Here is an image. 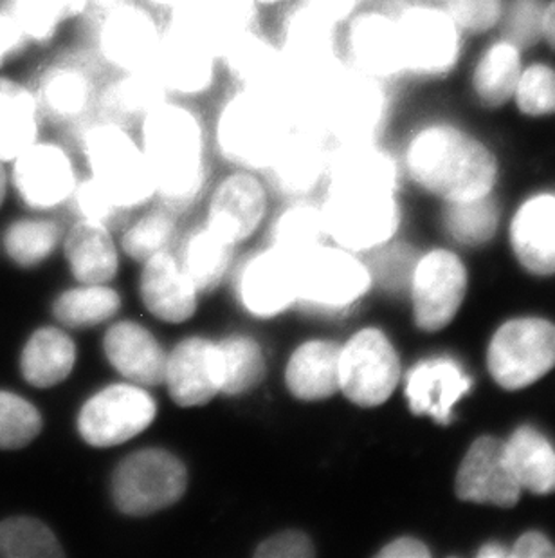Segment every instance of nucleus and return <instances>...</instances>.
<instances>
[{
    "mask_svg": "<svg viewBox=\"0 0 555 558\" xmlns=\"http://www.w3.org/2000/svg\"><path fill=\"white\" fill-rule=\"evenodd\" d=\"M136 126L156 195L170 210L188 208L206 183L210 131L199 107L168 98Z\"/></svg>",
    "mask_w": 555,
    "mask_h": 558,
    "instance_id": "1",
    "label": "nucleus"
},
{
    "mask_svg": "<svg viewBox=\"0 0 555 558\" xmlns=\"http://www.w3.org/2000/svg\"><path fill=\"white\" fill-rule=\"evenodd\" d=\"M409 174L422 189L447 201L491 194L496 161L482 143L451 126H431L409 143Z\"/></svg>",
    "mask_w": 555,
    "mask_h": 558,
    "instance_id": "2",
    "label": "nucleus"
},
{
    "mask_svg": "<svg viewBox=\"0 0 555 558\" xmlns=\"http://www.w3.org/2000/svg\"><path fill=\"white\" fill-rule=\"evenodd\" d=\"M76 143L98 183L121 210L145 205L156 195L141 143L132 126L92 117L76 126Z\"/></svg>",
    "mask_w": 555,
    "mask_h": 558,
    "instance_id": "3",
    "label": "nucleus"
},
{
    "mask_svg": "<svg viewBox=\"0 0 555 558\" xmlns=\"http://www.w3.org/2000/svg\"><path fill=\"white\" fill-rule=\"evenodd\" d=\"M291 129L269 96L233 87L217 106L211 140L231 167L263 174Z\"/></svg>",
    "mask_w": 555,
    "mask_h": 558,
    "instance_id": "4",
    "label": "nucleus"
},
{
    "mask_svg": "<svg viewBox=\"0 0 555 558\" xmlns=\"http://www.w3.org/2000/svg\"><path fill=\"white\" fill-rule=\"evenodd\" d=\"M92 53L112 74L152 69L164 21L141 0H120L92 15Z\"/></svg>",
    "mask_w": 555,
    "mask_h": 558,
    "instance_id": "5",
    "label": "nucleus"
},
{
    "mask_svg": "<svg viewBox=\"0 0 555 558\" xmlns=\"http://www.w3.org/2000/svg\"><path fill=\"white\" fill-rule=\"evenodd\" d=\"M386 107L381 80L345 63L323 98L321 131L332 145L375 142L383 129Z\"/></svg>",
    "mask_w": 555,
    "mask_h": 558,
    "instance_id": "6",
    "label": "nucleus"
},
{
    "mask_svg": "<svg viewBox=\"0 0 555 558\" xmlns=\"http://www.w3.org/2000/svg\"><path fill=\"white\" fill-rule=\"evenodd\" d=\"M152 71L168 98L194 104L210 96L222 76L219 49L188 27L166 19Z\"/></svg>",
    "mask_w": 555,
    "mask_h": 558,
    "instance_id": "7",
    "label": "nucleus"
},
{
    "mask_svg": "<svg viewBox=\"0 0 555 558\" xmlns=\"http://www.w3.org/2000/svg\"><path fill=\"white\" fill-rule=\"evenodd\" d=\"M188 485L184 464L161 448L132 453L112 481L114 502L126 515H150L175 505Z\"/></svg>",
    "mask_w": 555,
    "mask_h": 558,
    "instance_id": "8",
    "label": "nucleus"
},
{
    "mask_svg": "<svg viewBox=\"0 0 555 558\" xmlns=\"http://www.w3.org/2000/svg\"><path fill=\"white\" fill-rule=\"evenodd\" d=\"M489 371L503 389L518 390L555 367V326L541 318L507 322L489 345Z\"/></svg>",
    "mask_w": 555,
    "mask_h": 558,
    "instance_id": "9",
    "label": "nucleus"
},
{
    "mask_svg": "<svg viewBox=\"0 0 555 558\" xmlns=\"http://www.w3.org/2000/svg\"><path fill=\"white\" fill-rule=\"evenodd\" d=\"M372 286L367 266L345 248H318L299 255L298 299L304 306L341 311L359 301Z\"/></svg>",
    "mask_w": 555,
    "mask_h": 558,
    "instance_id": "10",
    "label": "nucleus"
},
{
    "mask_svg": "<svg viewBox=\"0 0 555 558\" xmlns=\"http://www.w3.org/2000/svg\"><path fill=\"white\" fill-rule=\"evenodd\" d=\"M321 214L326 233L348 252L378 248L397 232L395 195L326 192Z\"/></svg>",
    "mask_w": 555,
    "mask_h": 558,
    "instance_id": "11",
    "label": "nucleus"
},
{
    "mask_svg": "<svg viewBox=\"0 0 555 558\" xmlns=\"http://www.w3.org/2000/svg\"><path fill=\"white\" fill-rule=\"evenodd\" d=\"M398 378L397 353L379 329H362L341 348L340 389L356 405H381L392 396Z\"/></svg>",
    "mask_w": 555,
    "mask_h": 558,
    "instance_id": "12",
    "label": "nucleus"
},
{
    "mask_svg": "<svg viewBox=\"0 0 555 558\" xmlns=\"http://www.w3.org/2000/svg\"><path fill=\"white\" fill-rule=\"evenodd\" d=\"M158 412L152 396L134 385H111L92 396L78 416V430L92 447H115L150 427Z\"/></svg>",
    "mask_w": 555,
    "mask_h": 558,
    "instance_id": "13",
    "label": "nucleus"
},
{
    "mask_svg": "<svg viewBox=\"0 0 555 558\" xmlns=\"http://www.w3.org/2000/svg\"><path fill=\"white\" fill-rule=\"evenodd\" d=\"M274 40L288 63L301 69H332L345 63L341 26L309 0H293L280 10Z\"/></svg>",
    "mask_w": 555,
    "mask_h": 558,
    "instance_id": "14",
    "label": "nucleus"
},
{
    "mask_svg": "<svg viewBox=\"0 0 555 558\" xmlns=\"http://www.w3.org/2000/svg\"><path fill=\"white\" fill-rule=\"evenodd\" d=\"M341 27V54L348 68L378 80L406 69L403 38L392 13L359 10Z\"/></svg>",
    "mask_w": 555,
    "mask_h": 558,
    "instance_id": "15",
    "label": "nucleus"
},
{
    "mask_svg": "<svg viewBox=\"0 0 555 558\" xmlns=\"http://www.w3.org/2000/svg\"><path fill=\"white\" fill-rule=\"evenodd\" d=\"M409 288L417 326L441 331L455 318L466 296V268L455 253L436 250L417 263Z\"/></svg>",
    "mask_w": 555,
    "mask_h": 558,
    "instance_id": "16",
    "label": "nucleus"
},
{
    "mask_svg": "<svg viewBox=\"0 0 555 558\" xmlns=\"http://www.w3.org/2000/svg\"><path fill=\"white\" fill-rule=\"evenodd\" d=\"M100 85L95 68L69 57L44 69L33 93L42 120L54 125L78 126L95 117Z\"/></svg>",
    "mask_w": 555,
    "mask_h": 558,
    "instance_id": "17",
    "label": "nucleus"
},
{
    "mask_svg": "<svg viewBox=\"0 0 555 558\" xmlns=\"http://www.w3.org/2000/svg\"><path fill=\"white\" fill-rule=\"evenodd\" d=\"M11 163L16 192L37 210L62 205L73 197L78 185L73 156L58 143L37 140Z\"/></svg>",
    "mask_w": 555,
    "mask_h": 558,
    "instance_id": "18",
    "label": "nucleus"
},
{
    "mask_svg": "<svg viewBox=\"0 0 555 558\" xmlns=\"http://www.w3.org/2000/svg\"><path fill=\"white\" fill-rule=\"evenodd\" d=\"M397 19L406 69L420 74H441L455 65L458 33L445 11L408 5Z\"/></svg>",
    "mask_w": 555,
    "mask_h": 558,
    "instance_id": "19",
    "label": "nucleus"
},
{
    "mask_svg": "<svg viewBox=\"0 0 555 558\" xmlns=\"http://www.w3.org/2000/svg\"><path fill=\"white\" fill-rule=\"evenodd\" d=\"M519 494L521 486L510 472L503 442L494 437L472 442L456 475V496L478 505L510 508Z\"/></svg>",
    "mask_w": 555,
    "mask_h": 558,
    "instance_id": "20",
    "label": "nucleus"
},
{
    "mask_svg": "<svg viewBox=\"0 0 555 558\" xmlns=\"http://www.w3.org/2000/svg\"><path fill=\"white\" fill-rule=\"evenodd\" d=\"M331 148L329 137L321 132L291 129L263 174L280 194L304 197L325 181Z\"/></svg>",
    "mask_w": 555,
    "mask_h": 558,
    "instance_id": "21",
    "label": "nucleus"
},
{
    "mask_svg": "<svg viewBox=\"0 0 555 558\" xmlns=\"http://www.w3.org/2000/svg\"><path fill=\"white\" fill-rule=\"evenodd\" d=\"M266 206L268 194L258 172L236 169L211 195L208 228L231 244L238 243L257 230Z\"/></svg>",
    "mask_w": 555,
    "mask_h": 558,
    "instance_id": "22",
    "label": "nucleus"
},
{
    "mask_svg": "<svg viewBox=\"0 0 555 558\" xmlns=\"http://www.w3.org/2000/svg\"><path fill=\"white\" fill-rule=\"evenodd\" d=\"M397 180V165L378 143L332 145L326 165V192L395 195Z\"/></svg>",
    "mask_w": 555,
    "mask_h": 558,
    "instance_id": "23",
    "label": "nucleus"
},
{
    "mask_svg": "<svg viewBox=\"0 0 555 558\" xmlns=\"http://www.w3.org/2000/svg\"><path fill=\"white\" fill-rule=\"evenodd\" d=\"M222 76L235 89L271 96L285 69V57L262 26L242 33L219 51Z\"/></svg>",
    "mask_w": 555,
    "mask_h": 558,
    "instance_id": "24",
    "label": "nucleus"
},
{
    "mask_svg": "<svg viewBox=\"0 0 555 558\" xmlns=\"http://www.w3.org/2000/svg\"><path fill=\"white\" fill-rule=\"evenodd\" d=\"M299 255L273 248L252 258L240 280L242 302L252 315L274 316L298 299Z\"/></svg>",
    "mask_w": 555,
    "mask_h": 558,
    "instance_id": "25",
    "label": "nucleus"
},
{
    "mask_svg": "<svg viewBox=\"0 0 555 558\" xmlns=\"http://www.w3.org/2000/svg\"><path fill=\"white\" fill-rule=\"evenodd\" d=\"M170 396L181 407L205 405L221 392V359L217 343L188 338L173 349L164 369Z\"/></svg>",
    "mask_w": 555,
    "mask_h": 558,
    "instance_id": "26",
    "label": "nucleus"
},
{
    "mask_svg": "<svg viewBox=\"0 0 555 558\" xmlns=\"http://www.w3.org/2000/svg\"><path fill=\"white\" fill-rule=\"evenodd\" d=\"M164 16L205 37L219 51L242 33L262 26V11L255 0H177Z\"/></svg>",
    "mask_w": 555,
    "mask_h": 558,
    "instance_id": "27",
    "label": "nucleus"
},
{
    "mask_svg": "<svg viewBox=\"0 0 555 558\" xmlns=\"http://www.w3.org/2000/svg\"><path fill=\"white\" fill-rule=\"evenodd\" d=\"M471 389V378L449 359L428 360L409 371L406 396L417 416H431L447 425L453 420V405Z\"/></svg>",
    "mask_w": 555,
    "mask_h": 558,
    "instance_id": "28",
    "label": "nucleus"
},
{
    "mask_svg": "<svg viewBox=\"0 0 555 558\" xmlns=\"http://www.w3.org/2000/svg\"><path fill=\"white\" fill-rule=\"evenodd\" d=\"M194 282L178 260L166 252L145 260L141 275V296L152 315L170 324L188 320L197 307Z\"/></svg>",
    "mask_w": 555,
    "mask_h": 558,
    "instance_id": "29",
    "label": "nucleus"
},
{
    "mask_svg": "<svg viewBox=\"0 0 555 558\" xmlns=\"http://www.w3.org/2000/svg\"><path fill=\"white\" fill-rule=\"evenodd\" d=\"M107 359L132 384H163L166 356L152 332L134 322H120L106 335Z\"/></svg>",
    "mask_w": 555,
    "mask_h": 558,
    "instance_id": "30",
    "label": "nucleus"
},
{
    "mask_svg": "<svg viewBox=\"0 0 555 558\" xmlns=\"http://www.w3.org/2000/svg\"><path fill=\"white\" fill-rule=\"evenodd\" d=\"M519 263L535 275L555 274V195L527 201L510 227Z\"/></svg>",
    "mask_w": 555,
    "mask_h": 558,
    "instance_id": "31",
    "label": "nucleus"
},
{
    "mask_svg": "<svg viewBox=\"0 0 555 558\" xmlns=\"http://www.w3.org/2000/svg\"><path fill=\"white\" fill-rule=\"evenodd\" d=\"M168 100L166 90L152 69L114 73L100 85L95 117L109 118L123 125H137L148 112Z\"/></svg>",
    "mask_w": 555,
    "mask_h": 558,
    "instance_id": "32",
    "label": "nucleus"
},
{
    "mask_svg": "<svg viewBox=\"0 0 555 558\" xmlns=\"http://www.w3.org/2000/svg\"><path fill=\"white\" fill-rule=\"evenodd\" d=\"M341 348L334 342L312 340L291 356L287 387L298 400H325L340 390Z\"/></svg>",
    "mask_w": 555,
    "mask_h": 558,
    "instance_id": "33",
    "label": "nucleus"
},
{
    "mask_svg": "<svg viewBox=\"0 0 555 558\" xmlns=\"http://www.w3.org/2000/svg\"><path fill=\"white\" fill-rule=\"evenodd\" d=\"M42 117L35 93L0 76V163L18 158L40 136Z\"/></svg>",
    "mask_w": 555,
    "mask_h": 558,
    "instance_id": "34",
    "label": "nucleus"
},
{
    "mask_svg": "<svg viewBox=\"0 0 555 558\" xmlns=\"http://www.w3.org/2000/svg\"><path fill=\"white\" fill-rule=\"evenodd\" d=\"M65 257L82 284H107L118 271L111 233L100 222L79 221L65 239Z\"/></svg>",
    "mask_w": 555,
    "mask_h": 558,
    "instance_id": "35",
    "label": "nucleus"
},
{
    "mask_svg": "<svg viewBox=\"0 0 555 558\" xmlns=\"http://www.w3.org/2000/svg\"><path fill=\"white\" fill-rule=\"evenodd\" d=\"M505 458L521 490L546 496L555 492V450L535 428L521 427L510 436Z\"/></svg>",
    "mask_w": 555,
    "mask_h": 558,
    "instance_id": "36",
    "label": "nucleus"
},
{
    "mask_svg": "<svg viewBox=\"0 0 555 558\" xmlns=\"http://www.w3.org/2000/svg\"><path fill=\"white\" fill-rule=\"evenodd\" d=\"M76 362L71 338L54 327L38 329L22 351L21 371L35 387L46 389L67 378Z\"/></svg>",
    "mask_w": 555,
    "mask_h": 558,
    "instance_id": "37",
    "label": "nucleus"
},
{
    "mask_svg": "<svg viewBox=\"0 0 555 558\" xmlns=\"http://www.w3.org/2000/svg\"><path fill=\"white\" fill-rule=\"evenodd\" d=\"M4 8L37 46H48L63 26L90 15V0H8Z\"/></svg>",
    "mask_w": 555,
    "mask_h": 558,
    "instance_id": "38",
    "label": "nucleus"
},
{
    "mask_svg": "<svg viewBox=\"0 0 555 558\" xmlns=\"http://www.w3.org/2000/svg\"><path fill=\"white\" fill-rule=\"evenodd\" d=\"M231 246L230 241L211 228L200 230L188 239L181 266L194 282L195 290L200 293L215 290L230 264Z\"/></svg>",
    "mask_w": 555,
    "mask_h": 558,
    "instance_id": "39",
    "label": "nucleus"
},
{
    "mask_svg": "<svg viewBox=\"0 0 555 558\" xmlns=\"http://www.w3.org/2000/svg\"><path fill=\"white\" fill-rule=\"evenodd\" d=\"M519 76L518 48L510 43L496 44L477 68L474 89L483 106L499 107L513 98Z\"/></svg>",
    "mask_w": 555,
    "mask_h": 558,
    "instance_id": "40",
    "label": "nucleus"
},
{
    "mask_svg": "<svg viewBox=\"0 0 555 558\" xmlns=\"http://www.w3.org/2000/svg\"><path fill=\"white\" fill-rule=\"evenodd\" d=\"M120 306V295L114 290L103 284H87L58 296L53 313L63 326L82 329L103 324Z\"/></svg>",
    "mask_w": 555,
    "mask_h": 558,
    "instance_id": "41",
    "label": "nucleus"
},
{
    "mask_svg": "<svg viewBox=\"0 0 555 558\" xmlns=\"http://www.w3.org/2000/svg\"><path fill=\"white\" fill-rule=\"evenodd\" d=\"M444 219L447 232L461 244L478 246L493 239L498 228V206L491 195L447 201Z\"/></svg>",
    "mask_w": 555,
    "mask_h": 558,
    "instance_id": "42",
    "label": "nucleus"
},
{
    "mask_svg": "<svg viewBox=\"0 0 555 558\" xmlns=\"http://www.w3.org/2000/svg\"><path fill=\"white\" fill-rule=\"evenodd\" d=\"M225 395H242L258 384L263 374L262 351L252 338L230 337L217 343Z\"/></svg>",
    "mask_w": 555,
    "mask_h": 558,
    "instance_id": "43",
    "label": "nucleus"
},
{
    "mask_svg": "<svg viewBox=\"0 0 555 558\" xmlns=\"http://www.w3.org/2000/svg\"><path fill=\"white\" fill-rule=\"evenodd\" d=\"M326 238L329 233L321 208L309 203L291 206L274 222V246L294 255H304L318 248Z\"/></svg>",
    "mask_w": 555,
    "mask_h": 558,
    "instance_id": "44",
    "label": "nucleus"
},
{
    "mask_svg": "<svg viewBox=\"0 0 555 558\" xmlns=\"http://www.w3.org/2000/svg\"><path fill=\"white\" fill-rule=\"evenodd\" d=\"M63 551L51 530L29 517H13L0 522V557L57 558Z\"/></svg>",
    "mask_w": 555,
    "mask_h": 558,
    "instance_id": "45",
    "label": "nucleus"
},
{
    "mask_svg": "<svg viewBox=\"0 0 555 558\" xmlns=\"http://www.w3.org/2000/svg\"><path fill=\"white\" fill-rule=\"evenodd\" d=\"M60 235L62 232L57 222L44 219L18 221L5 232V252L22 268H32L53 253Z\"/></svg>",
    "mask_w": 555,
    "mask_h": 558,
    "instance_id": "46",
    "label": "nucleus"
},
{
    "mask_svg": "<svg viewBox=\"0 0 555 558\" xmlns=\"http://www.w3.org/2000/svg\"><path fill=\"white\" fill-rule=\"evenodd\" d=\"M42 430L37 407L13 392L0 390V450L26 447Z\"/></svg>",
    "mask_w": 555,
    "mask_h": 558,
    "instance_id": "47",
    "label": "nucleus"
},
{
    "mask_svg": "<svg viewBox=\"0 0 555 558\" xmlns=\"http://www.w3.org/2000/svg\"><path fill=\"white\" fill-rule=\"evenodd\" d=\"M175 233V221L168 211H153L143 217L123 238V250L137 260L166 252Z\"/></svg>",
    "mask_w": 555,
    "mask_h": 558,
    "instance_id": "48",
    "label": "nucleus"
},
{
    "mask_svg": "<svg viewBox=\"0 0 555 558\" xmlns=\"http://www.w3.org/2000/svg\"><path fill=\"white\" fill-rule=\"evenodd\" d=\"M546 5L543 0H510L503 33L516 48H530L545 33Z\"/></svg>",
    "mask_w": 555,
    "mask_h": 558,
    "instance_id": "49",
    "label": "nucleus"
},
{
    "mask_svg": "<svg viewBox=\"0 0 555 558\" xmlns=\"http://www.w3.org/2000/svg\"><path fill=\"white\" fill-rule=\"evenodd\" d=\"M519 109L530 117L555 114V71L546 65H532L519 76L516 87Z\"/></svg>",
    "mask_w": 555,
    "mask_h": 558,
    "instance_id": "50",
    "label": "nucleus"
},
{
    "mask_svg": "<svg viewBox=\"0 0 555 558\" xmlns=\"http://www.w3.org/2000/svg\"><path fill=\"white\" fill-rule=\"evenodd\" d=\"M445 13L464 32L482 33L502 16V0H444Z\"/></svg>",
    "mask_w": 555,
    "mask_h": 558,
    "instance_id": "51",
    "label": "nucleus"
},
{
    "mask_svg": "<svg viewBox=\"0 0 555 558\" xmlns=\"http://www.w3.org/2000/svg\"><path fill=\"white\" fill-rule=\"evenodd\" d=\"M73 199L84 219L100 222L106 227L121 210L120 206L111 199V195L107 194L106 190L101 189L92 178L78 181V185L74 189Z\"/></svg>",
    "mask_w": 555,
    "mask_h": 558,
    "instance_id": "52",
    "label": "nucleus"
},
{
    "mask_svg": "<svg viewBox=\"0 0 555 558\" xmlns=\"http://www.w3.org/2000/svg\"><path fill=\"white\" fill-rule=\"evenodd\" d=\"M415 253L404 246H395L390 252L383 253L379 263V277L384 286L390 288H404L411 286L415 266H417Z\"/></svg>",
    "mask_w": 555,
    "mask_h": 558,
    "instance_id": "53",
    "label": "nucleus"
},
{
    "mask_svg": "<svg viewBox=\"0 0 555 558\" xmlns=\"http://www.w3.org/2000/svg\"><path fill=\"white\" fill-rule=\"evenodd\" d=\"M255 555L258 558H310L314 557V546L305 533L283 532L260 544Z\"/></svg>",
    "mask_w": 555,
    "mask_h": 558,
    "instance_id": "54",
    "label": "nucleus"
},
{
    "mask_svg": "<svg viewBox=\"0 0 555 558\" xmlns=\"http://www.w3.org/2000/svg\"><path fill=\"white\" fill-rule=\"evenodd\" d=\"M32 46L26 33L22 32L15 16L5 8H0V68H4L10 60L21 57Z\"/></svg>",
    "mask_w": 555,
    "mask_h": 558,
    "instance_id": "55",
    "label": "nucleus"
},
{
    "mask_svg": "<svg viewBox=\"0 0 555 558\" xmlns=\"http://www.w3.org/2000/svg\"><path fill=\"white\" fill-rule=\"evenodd\" d=\"M309 2L318 8L326 19H331L337 26H343L350 16L361 10V5L367 0H309Z\"/></svg>",
    "mask_w": 555,
    "mask_h": 558,
    "instance_id": "56",
    "label": "nucleus"
},
{
    "mask_svg": "<svg viewBox=\"0 0 555 558\" xmlns=\"http://www.w3.org/2000/svg\"><path fill=\"white\" fill-rule=\"evenodd\" d=\"M510 557H555V548L551 541H546L541 533H525L523 537L518 538V543L514 544Z\"/></svg>",
    "mask_w": 555,
    "mask_h": 558,
    "instance_id": "57",
    "label": "nucleus"
},
{
    "mask_svg": "<svg viewBox=\"0 0 555 558\" xmlns=\"http://www.w3.org/2000/svg\"><path fill=\"white\" fill-rule=\"evenodd\" d=\"M383 558H425L430 557V549L415 538H398L395 543L388 544L383 551H379Z\"/></svg>",
    "mask_w": 555,
    "mask_h": 558,
    "instance_id": "58",
    "label": "nucleus"
},
{
    "mask_svg": "<svg viewBox=\"0 0 555 558\" xmlns=\"http://www.w3.org/2000/svg\"><path fill=\"white\" fill-rule=\"evenodd\" d=\"M543 37H545L552 48L555 49V0L546 8L545 33H543Z\"/></svg>",
    "mask_w": 555,
    "mask_h": 558,
    "instance_id": "59",
    "label": "nucleus"
},
{
    "mask_svg": "<svg viewBox=\"0 0 555 558\" xmlns=\"http://www.w3.org/2000/svg\"><path fill=\"white\" fill-rule=\"evenodd\" d=\"M478 557H510V551L502 548L499 544H488L485 548L478 551Z\"/></svg>",
    "mask_w": 555,
    "mask_h": 558,
    "instance_id": "60",
    "label": "nucleus"
},
{
    "mask_svg": "<svg viewBox=\"0 0 555 558\" xmlns=\"http://www.w3.org/2000/svg\"><path fill=\"white\" fill-rule=\"evenodd\" d=\"M145 4L150 5L153 10L159 11V13H163L166 15L168 11L172 10L173 5L177 0H141Z\"/></svg>",
    "mask_w": 555,
    "mask_h": 558,
    "instance_id": "61",
    "label": "nucleus"
},
{
    "mask_svg": "<svg viewBox=\"0 0 555 558\" xmlns=\"http://www.w3.org/2000/svg\"><path fill=\"white\" fill-rule=\"evenodd\" d=\"M293 0H255V4L260 8V11L268 10H282L283 5H287Z\"/></svg>",
    "mask_w": 555,
    "mask_h": 558,
    "instance_id": "62",
    "label": "nucleus"
},
{
    "mask_svg": "<svg viewBox=\"0 0 555 558\" xmlns=\"http://www.w3.org/2000/svg\"><path fill=\"white\" fill-rule=\"evenodd\" d=\"M120 0H90V15H95L98 11L106 10L109 5L115 4Z\"/></svg>",
    "mask_w": 555,
    "mask_h": 558,
    "instance_id": "63",
    "label": "nucleus"
},
{
    "mask_svg": "<svg viewBox=\"0 0 555 558\" xmlns=\"http://www.w3.org/2000/svg\"><path fill=\"white\" fill-rule=\"evenodd\" d=\"M5 185H8V180H5V172L2 169V163H0V206L5 199Z\"/></svg>",
    "mask_w": 555,
    "mask_h": 558,
    "instance_id": "64",
    "label": "nucleus"
}]
</instances>
